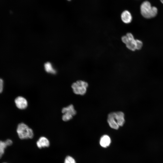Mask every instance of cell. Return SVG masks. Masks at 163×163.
<instances>
[{
	"mask_svg": "<svg viewBox=\"0 0 163 163\" xmlns=\"http://www.w3.org/2000/svg\"><path fill=\"white\" fill-rule=\"evenodd\" d=\"M5 142L7 146H10L12 144V141L10 139H7L5 141Z\"/></svg>",
	"mask_w": 163,
	"mask_h": 163,
	"instance_id": "cell-18",
	"label": "cell"
},
{
	"mask_svg": "<svg viewBox=\"0 0 163 163\" xmlns=\"http://www.w3.org/2000/svg\"><path fill=\"white\" fill-rule=\"evenodd\" d=\"M140 11L142 16L146 18L155 17L158 11L157 8L155 7L152 6L150 3L148 1H145L142 4Z\"/></svg>",
	"mask_w": 163,
	"mask_h": 163,
	"instance_id": "cell-1",
	"label": "cell"
},
{
	"mask_svg": "<svg viewBox=\"0 0 163 163\" xmlns=\"http://www.w3.org/2000/svg\"></svg>",
	"mask_w": 163,
	"mask_h": 163,
	"instance_id": "cell-21",
	"label": "cell"
},
{
	"mask_svg": "<svg viewBox=\"0 0 163 163\" xmlns=\"http://www.w3.org/2000/svg\"><path fill=\"white\" fill-rule=\"evenodd\" d=\"M37 146L39 148H41L49 146L50 143L48 139L44 136L40 137L37 141L36 143Z\"/></svg>",
	"mask_w": 163,
	"mask_h": 163,
	"instance_id": "cell-10",
	"label": "cell"
},
{
	"mask_svg": "<svg viewBox=\"0 0 163 163\" xmlns=\"http://www.w3.org/2000/svg\"><path fill=\"white\" fill-rule=\"evenodd\" d=\"M136 50H139L143 46V43L140 40L136 39Z\"/></svg>",
	"mask_w": 163,
	"mask_h": 163,
	"instance_id": "cell-15",
	"label": "cell"
},
{
	"mask_svg": "<svg viewBox=\"0 0 163 163\" xmlns=\"http://www.w3.org/2000/svg\"><path fill=\"white\" fill-rule=\"evenodd\" d=\"M115 118L119 126H122L125 123L124 114L121 111L114 112Z\"/></svg>",
	"mask_w": 163,
	"mask_h": 163,
	"instance_id": "cell-8",
	"label": "cell"
},
{
	"mask_svg": "<svg viewBox=\"0 0 163 163\" xmlns=\"http://www.w3.org/2000/svg\"><path fill=\"white\" fill-rule=\"evenodd\" d=\"M121 39L122 42L125 44L128 41V39L126 35L123 36Z\"/></svg>",
	"mask_w": 163,
	"mask_h": 163,
	"instance_id": "cell-16",
	"label": "cell"
},
{
	"mask_svg": "<svg viewBox=\"0 0 163 163\" xmlns=\"http://www.w3.org/2000/svg\"><path fill=\"white\" fill-rule=\"evenodd\" d=\"M62 112L64 114L62 116V120L65 121H67L71 120L73 117L76 113V111L72 104L63 108L62 109Z\"/></svg>",
	"mask_w": 163,
	"mask_h": 163,
	"instance_id": "cell-4",
	"label": "cell"
},
{
	"mask_svg": "<svg viewBox=\"0 0 163 163\" xmlns=\"http://www.w3.org/2000/svg\"><path fill=\"white\" fill-rule=\"evenodd\" d=\"M7 146L5 141H0V158L4 154L5 150Z\"/></svg>",
	"mask_w": 163,
	"mask_h": 163,
	"instance_id": "cell-13",
	"label": "cell"
},
{
	"mask_svg": "<svg viewBox=\"0 0 163 163\" xmlns=\"http://www.w3.org/2000/svg\"><path fill=\"white\" fill-rule=\"evenodd\" d=\"M121 18L122 21L126 24L130 23L132 19L131 13L127 10L124 11L122 13Z\"/></svg>",
	"mask_w": 163,
	"mask_h": 163,
	"instance_id": "cell-9",
	"label": "cell"
},
{
	"mask_svg": "<svg viewBox=\"0 0 163 163\" xmlns=\"http://www.w3.org/2000/svg\"><path fill=\"white\" fill-rule=\"evenodd\" d=\"M107 122L110 127L112 129H117L119 126L118 125L114 116V112L110 113L108 115Z\"/></svg>",
	"mask_w": 163,
	"mask_h": 163,
	"instance_id": "cell-7",
	"label": "cell"
},
{
	"mask_svg": "<svg viewBox=\"0 0 163 163\" xmlns=\"http://www.w3.org/2000/svg\"><path fill=\"white\" fill-rule=\"evenodd\" d=\"M88 86V83L82 80L77 81L71 86L74 93L80 95H84L86 93Z\"/></svg>",
	"mask_w": 163,
	"mask_h": 163,
	"instance_id": "cell-3",
	"label": "cell"
},
{
	"mask_svg": "<svg viewBox=\"0 0 163 163\" xmlns=\"http://www.w3.org/2000/svg\"><path fill=\"white\" fill-rule=\"evenodd\" d=\"M64 163H76V162L73 158L68 156L65 158Z\"/></svg>",
	"mask_w": 163,
	"mask_h": 163,
	"instance_id": "cell-14",
	"label": "cell"
},
{
	"mask_svg": "<svg viewBox=\"0 0 163 163\" xmlns=\"http://www.w3.org/2000/svg\"><path fill=\"white\" fill-rule=\"evenodd\" d=\"M111 142V139L110 137L107 135H104L101 138L100 144L104 148L109 146Z\"/></svg>",
	"mask_w": 163,
	"mask_h": 163,
	"instance_id": "cell-11",
	"label": "cell"
},
{
	"mask_svg": "<svg viewBox=\"0 0 163 163\" xmlns=\"http://www.w3.org/2000/svg\"><path fill=\"white\" fill-rule=\"evenodd\" d=\"M14 102L17 107L20 109H24L28 105L27 100L22 96H19L16 97L14 100Z\"/></svg>",
	"mask_w": 163,
	"mask_h": 163,
	"instance_id": "cell-6",
	"label": "cell"
},
{
	"mask_svg": "<svg viewBox=\"0 0 163 163\" xmlns=\"http://www.w3.org/2000/svg\"><path fill=\"white\" fill-rule=\"evenodd\" d=\"M45 71L47 72L53 74L56 73V71L53 67L52 64L50 62H47L44 65Z\"/></svg>",
	"mask_w": 163,
	"mask_h": 163,
	"instance_id": "cell-12",
	"label": "cell"
},
{
	"mask_svg": "<svg viewBox=\"0 0 163 163\" xmlns=\"http://www.w3.org/2000/svg\"><path fill=\"white\" fill-rule=\"evenodd\" d=\"M4 87V82L3 80L0 78V93L3 91Z\"/></svg>",
	"mask_w": 163,
	"mask_h": 163,
	"instance_id": "cell-17",
	"label": "cell"
},
{
	"mask_svg": "<svg viewBox=\"0 0 163 163\" xmlns=\"http://www.w3.org/2000/svg\"><path fill=\"white\" fill-rule=\"evenodd\" d=\"M126 35L128 39V41L126 44V47L131 51H135L136 50V39L130 33H127Z\"/></svg>",
	"mask_w": 163,
	"mask_h": 163,
	"instance_id": "cell-5",
	"label": "cell"
},
{
	"mask_svg": "<svg viewBox=\"0 0 163 163\" xmlns=\"http://www.w3.org/2000/svg\"><path fill=\"white\" fill-rule=\"evenodd\" d=\"M68 0V1H71V0Z\"/></svg>",
	"mask_w": 163,
	"mask_h": 163,
	"instance_id": "cell-20",
	"label": "cell"
},
{
	"mask_svg": "<svg viewBox=\"0 0 163 163\" xmlns=\"http://www.w3.org/2000/svg\"><path fill=\"white\" fill-rule=\"evenodd\" d=\"M17 132L21 139H31L34 136L32 129L24 123H20L18 125Z\"/></svg>",
	"mask_w": 163,
	"mask_h": 163,
	"instance_id": "cell-2",
	"label": "cell"
},
{
	"mask_svg": "<svg viewBox=\"0 0 163 163\" xmlns=\"http://www.w3.org/2000/svg\"><path fill=\"white\" fill-rule=\"evenodd\" d=\"M161 2L163 4V0H160Z\"/></svg>",
	"mask_w": 163,
	"mask_h": 163,
	"instance_id": "cell-19",
	"label": "cell"
}]
</instances>
